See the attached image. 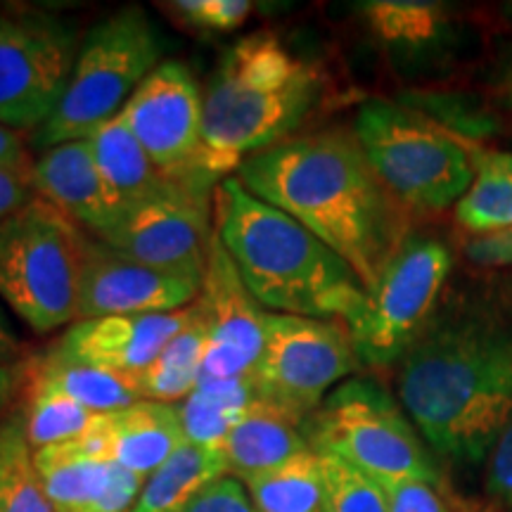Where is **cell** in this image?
I'll use <instances>...</instances> for the list:
<instances>
[{"label": "cell", "mask_w": 512, "mask_h": 512, "mask_svg": "<svg viewBox=\"0 0 512 512\" xmlns=\"http://www.w3.org/2000/svg\"><path fill=\"white\" fill-rule=\"evenodd\" d=\"M235 178L342 256L366 290L411 233V214L375 176L354 131L292 136L247 157Z\"/></svg>", "instance_id": "1"}, {"label": "cell", "mask_w": 512, "mask_h": 512, "mask_svg": "<svg viewBox=\"0 0 512 512\" xmlns=\"http://www.w3.org/2000/svg\"><path fill=\"white\" fill-rule=\"evenodd\" d=\"M399 401L441 458L484 460L512 422V318L484 304L434 313L399 363Z\"/></svg>", "instance_id": "2"}, {"label": "cell", "mask_w": 512, "mask_h": 512, "mask_svg": "<svg viewBox=\"0 0 512 512\" xmlns=\"http://www.w3.org/2000/svg\"><path fill=\"white\" fill-rule=\"evenodd\" d=\"M211 219L249 292L266 311L344 325L361 313L366 287L354 268L290 214L254 197L235 176L216 185Z\"/></svg>", "instance_id": "3"}, {"label": "cell", "mask_w": 512, "mask_h": 512, "mask_svg": "<svg viewBox=\"0 0 512 512\" xmlns=\"http://www.w3.org/2000/svg\"><path fill=\"white\" fill-rule=\"evenodd\" d=\"M320 76L268 31L230 46L202 88V171L219 185L256 152L292 138L320 98Z\"/></svg>", "instance_id": "4"}, {"label": "cell", "mask_w": 512, "mask_h": 512, "mask_svg": "<svg viewBox=\"0 0 512 512\" xmlns=\"http://www.w3.org/2000/svg\"><path fill=\"white\" fill-rule=\"evenodd\" d=\"M159 64L162 41L143 8L128 5L100 19L81 38L67 91L55 112L31 133V147L43 152L91 138L107 121L119 117Z\"/></svg>", "instance_id": "5"}, {"label": "cell", "mask_w": 512, "mask_h": 512, "mask_svg": "<svg viewBox=\"0 0 512 512\" xmlns=\"http://www.w3.org/2000/svg\"><path fill=\"white\" fill-rule=\"evenodd\" d=\"M351 131L375 176L408 214L456 207L475 181L465 140L403 102H366Z\"/></svg>", "instance_id": "6"}, {"label": "cell", "mask_w": 512, "mask_h": 512, "mask_svg": "<svg viewBox=\"0 0 512 512\" xmlns=\"http://www.w3.org/2000/svg\"><path fill=\"white\" fill-rule=\"evenodd\" d=\"M316 453L347 460L377 484H441L439 467L401 403L370 377H349L302 425Z\"/></svg>", "instance_id": "7"}, {"label": "cell", "mask_w": 512, "mask_h": 512, "mask_svg": "<svg viewBox=\"0 0 512 512\" xmlns=\"http://www.w3.org/2000/svg\"><path fill=\"white\" fill-rule=\"evenodd\" d=\"M86 233L43 197L0 221V297L31 330L76 323Z\"/></svg>", "instance_id": "8"}, {"label": "cell", "mask_w": 512, "mask_h": 512, "mask_svg": "<svg viewBox=\"0 0 512 512\" xmlns=\"http://www.w3.org/2000/svg\"><path fill=\"white\" fill-rule=\"evenodd\" d=\"M453 256L446 242L427 233H408L377 280L366 304L347 325L358 363L387 368L401 363L432 323Z\"/></svg>", "instance_id": "9"}, {"label": "cell", "mask_w": 512, "mask_h": 512, "mask_svg": "<svg viewBox=\"0 0 512 512\" xmlns=\"http://www.w3.org/2000/svg\"><path fill=\"white\" fill-rule=\"evenodd\" d=\"M79 46L76 24L53 10H0V124L34 133L60 105Z\"/></svg>", "instance_id": "10"}, {"label": "cell", "mask_w": 512, "mask_h": 512, "mask_svg": "<svg viewBox=\"0 0 512 512\" xmlns=\"http://www.w3.org/2000/svg\"><path fill=\"white\" fill-rule=\"evenodd\" d=\"M361 366L342 320L268 313L264 354L252 370L259 401L299 425Z\"/></svg>", "instance_id": "11"}, {"label": "cell", "mask_w": 512, "mask_h": 512, "mask_svg": "<svg viewBox=\"0 0 512 512\" xmlns=\"http://www.w3.org/2000/svg\"><path fill=\"white\" fill-rule=\"evenodd\" d=\"M119 117L166 176L200 192L216 190L202 171V91L183 62L159 64Z\"/></svg>", "instance_id": "12"}, {"label": "cell", "mask_w": 512, "mask_h": 512, "mask_svg": "<svg viewBox=\"0 0 512 512\" xmlns=\"http://www.w3.org/2000/svg\"><path fill=\"white\" fill-rule=\"evenodd\" d=\"M211 197L185 190L121 204L117 219L98 240L140 264L202 283L214 233Z\"/></svg>", "instance_id": "13"}, {"label": "cell", "mask_w": 512, "mask_h": 512, "mask_svg": "<svg viewBox=\"0 0 512 512\" xmlns=\"http://www.w3.org/2000/svg\"><path fill=\"white\" fill-rule=\"evenodd\" d=\"M197 302L202 306L209 328L200 380H230V377L252 375L264 354L266 320L271 311L256 302L216 233H211Z\"/></svg>", "instance_id": "14"}, {"label": "cell", "mask_w": 512, "mask_h": 512, "mask_svg": "<svg viewBox=\"0 0 512 512\" xmlns=\"http://www.w3.org/2000/svg\"><path fill=\"white\" fill-rule=\"evenodd\" d=\"M200 287L197 280L140 264L86 233L76 320L181 311L197 302Z\"/></svg>", "instance_id": "15"}, {"label": "cell", "mask_w": 512, "mask_h": 512, "mask_svg": "<svg viewBox=\"0 0 512 512\" xmlns=\"http://www.w3.org/2000/svg\"><path fill=\"white\" fill-rule=\"evenodd\" d=\"M185 441L176 403L143 399L121 411L98 413L81 437L62 446L83 458L112 460L147 479Z\"/></svg>", "instance_id": "16"}, {"label": "cell", "mask_w": 512, "mask_h": 512, "mask_svg": "<svg viewBox=\"0 0 512 512\" xmlns=\"http://www.w3.org/2000/svg\"><path fill=\"white\" fill-rule=\"evenodd\" d=\"M190 313L192 304L169 313L76 320L53 351L69 361L131 377L162 354L176 332L188 323Z\"/></svg>", "instance_id": "17"}, {"label": "cell", "mask_w": 512, "mask_h": 512, "mask_svg": "<svg viewBox=\"0 0 512 512\" xmlns=\"http://www.w3.org/2000/svg\"><path fill=\"white\" fill-rule=\"evenodd\" d=\"M38 197L60 209L83 233H105L117 219L121 202L102 176L88 140H74L43 150L31 166Z\"/></svg>", "instance_id": "18"}, {"label": "cell", "mask_w": 512, "mask_h": 512, "mask_svg": "<svg viewBox=\"0 0 512 512\" xmlns=\"http://www.w3.org/2000/svg\"><path fill=\"white\" fill-rule=\"evenodd\" d=\"M34 465L55 512H131L145 486L136 472L76 456L62 444L34 451Z\"/></svg>", "instance_id": "19"}, {"label": "cell", "mask_w": 512, "mask_h": 512, "mask_svg": "<svg viewBox=\"0 0 512 512\" xmlns=\"http://www.w3.org/2000/svg\"><path fill=\"white\" fill-rule=\"evenodd\" d=\"M221 451L228 475L247 482L290 463L292 458L311 451V446L297 420L264 401H256L245 418L230 430Z\"/></svg>", "instance_id": "20"}, {"label": "cell", "mask_w": 512, "mask_h": 512, "mask_svg": "<svg viewBox=\"0 0 512 512\" xmlns=\"http://www.w3.org/2000/svg\"><path fill=\"white\" fill-rule=\"evenodd\" d=\"M95 162H98L102 176L121 204H131L152 197L176 195V192H200L190 185H183L166 176L159 166L152 162L143 145L133 138L124 119L114 117L105 126L98 128L91 138ZM200 195H214V192H200Z\"/></svg>", "instance_id": "21"}, {"label": "cell", "mask_w": 512, "mask_h": 512, "mask_svg": "<svg viewBox=\"0 0 512 512\" xmlns=\"http://www.w3.org/2000/svg\"><path fill=\"white\" fill-rule=\"evenodd\" d=\"M221 477H228L221 448L185 441L145 479L136 508L131 512H183Z\"/></svg>", "instance_id": "22"}, {"label": "cell", "mask_w": 512, "mask_h": 512, "mask_svg": "<svg viewBox=\"0 0 512 512\" xmlns=\"http://www.w3.org/2000/svg\"><path fill=\"white\" fill-rule=\"evenodd\" d=\"M207 344V318H204L200 302H195L188 323L176 332V337L166 344L162 354L145 370L131 375L140 399L162 403L183 401L200 382Z\"/></svg>", "instance_id": "23"}, {"label": "cell", "mask_w": 512, "mask_h": 512, "mask_svg": "<svg viewBox=\"0 0 512 512\" xmlns=\"http://www.w3.org/2000/svg\"><path fill=\"white\" fill-rule=\"evenodd\" d=\"M475 181L456 204V221L472 235L496 233L512 226V152L470 143Z\"/></svg>", "instance_id": "24"}, {"label": "cell", "mask_w": 512, "mask_h": 512, "mask_svg": "<svg viewBox=\"0 0 512 512\" xmlns=\"http://www.w3.org/2000/svg\"><path fill=\"white\" fill-rule=\"evenodd\" d=\"M356 12L377 41L406 53L439 46L451 31V8L434 0H366Z\"/></svg>", "instance_id": "25"}, {"label": "cell", "mask_w": 512, "mask_h": 512, "mask_svg": "<svg viewBox=\"0 0 512 512\" xmlns=\"http://www.w3.org/2000/svg\"><path fill=\"white\" fill-rule=\"evenodd\" d=\"M259 401L252 375L230 380H200L197 387L178 403L185 439L192 444L221 448L238 422Z\"/></svg>", "instance_id": "26"}, {"label": "cell", "mask_w": 512, "mask_h": 512, "mask_svg": "<svg viewBox=\"0 0 512 512\" xmlns=\"http://www.w3.org/2000/svg\"><path fill=\"white\" fill-rule=\"evenodd\" d=\"M31 384L69 396L93 413H114L133 406L136 401H143L133 387L131 377L69 361V358L57 356L53 349L38 361Z\"/></svg>", "instance_id": "27"}, {"label": "cell", "mask_w": 512, "mask_h": 512, "mask_svg": "<svg viewBox=\"0 0 512 512\" xmlns=\"http://www.w3.org/2000/svg\"><path fill=\"white\" fill-rule=\"evenodd\" d=\"M242 484L256 512H325L323 467L313 448Z\"/></svg>", "instance_id": "28"}, {"label": "cell", "mask_w": 512, "mask_h": 512, "mask_svg": "<svg viewBox=\"0 0 512 512\" xmlns=\"http://www.w3.org/2000/svg\"><path fill=\"white\" fill-rule=\"evenodd\" d=\"M95 415L98 413L88 411L69 396L31 384L27 411L22 413L24 434H27L31 451H41V448L67 444L81 437L93 425Z\"/></svg>", "instance_id": "29"}, {"label": "cell", "mask_w": 512, "mask_h": 512, "mask_svg": "<svg viewBox=\"0 0 512 512\" xmlns=\"http://www.w3.org/2000/svg\"><path fill=\"white\" fill-rule=\"evenodd\" d=\"M318 456L325 482V512H392L387 494L373 477L330 453Z\"/></svg>", "instance_id": "30"}, {"label": "cell", "mask_w": 512, "mask_h": 512, "mask_svg": "<svg viewBox=\"0 0 512 512\" xmlns=\"http://www.w3.org/2000/svg\"><path fill=\"white\" fill-rule=\"evenodd\" d=\"M0 512H55L36 472L29 441L12 458L8 477L0 489Z\"/></svg>", "instance_id": "31"}, {"label": "cell", "mask_w": 512, "mask_h": 512, "mask_svg": "<svg viewBox=\"0 0 512 512\" xmlns=\"http://www.w3.org/2000/svg\"><path fill=\"white\" fill-rule=\"evenodd\" d=\"M166 8L195 29L233 31L247 22L254 5L249 0H176Z\"/></svg>", "instance_id": "32"}, {"label": "cell", "mask_w": 512, "mask_h": 512, "mask_svg": "<svg viewBox=\"0 0 512 512\" xmlns=\"http://www.w3.org/2000/svg\"><path fill=\"white\" fill-rule=\"evenodd\" d=\"M392 512H456L441 491V484L396 482L380 484Z\"/></svg>", "instance_id": "33"}, {"label": "cell", "mask_w": 512, "mask_h": 512, "mask_svg": "<svg viewBox=\"0 0 512 512\" xmlns=\"http://www.w3.org/2000/svg\"><path fill=\"white\" fill-rule=\"evenodd\" d=\"M484 486L486 494L494 498L503 510L512 512V422L491 448Z\"/></svg>", "instance_id": "34"}, {"label": "cell", "mask_w": 512, "mask_h": 512, "mask_svg": "<svg viewBox=\"0 0 512 512\" xmlns=\"http://www.w3.org/2000/svg\"><path fill=\"white\" fill-rule=\"evenodd\" d=\"M183 512H256V508L245 484L228 475L209 484Z\"/></svg>", "instance_id": "35"}, {"label": "cell", "mask_w": 512, "mask_h": 512, "mask_svg": "<svg viewBox=\"0 0 512 512\" xmlns=\"http://www.w3.org/2000/svg\"><path fill=\"white\" fill-rule=\"evenodd\" d=\"M465 256L477 266L508 268L512 266V226L496 233L475 235L465 245Z\"/></svg>", "instance_id": "36"}, {"label": "cell", "mask_w": 512, "mask_h": 512, "mask_svg": "<svg viewBox=\"0 0 512 512\" xmlns=\"http://www.w3.org/2000/svg\"><path fill=\"white\" fill-rule=\"evenodd\" d=\"M34 197L31 169H0V221L27 207Z\"/></svg>", "instance_id": "37"}, {"label": "cell", "mask_w": 512, "mask_h": 512, "mask_svg": "<svg viewBox=\"0 0 512 512\" xmlns=\"http://www.w3.org/2000/svg\"><path fill=\"white\" fill-rule=\"evenodd\" d=\"M27 444V434H24V418L22 415H12V418L0 422V489H3L5 477L12 465V458L17 451Z\"/></svg>", "instance_id": "38"}, {"label": "cell", "mask_w": 512, "mask_h": 512, "mask_svg": "<svg viewBox=\"0 0 512 512\" xmlns=\"http://www.w3.org/2000/svg\"><path fill=\"white\" fill-rule=\"evenodd\" d=\"M27 140L19 131L0 124V169H31Z\"/></svg>", "instance_id": "39"}, {"label": "cell", "mask_w": 512, "mask_h": 512, "mask_svg": "<svg viewBox=\"0 0 512 512\" xmlns=\"http://www.w3.org/2000/svg\"><path fill=\"white\" fill-rule=\"evenodd\" d=\"M491 93H494V102L498 105V110H501L512 124V46H508V50H505L501 60L496 64Z\"/></svg>", "instance_id": "40"}, {"label": "cell", "mask_w": 512, "mask_h": 512, "mask_svg": "<svg viewBox=\"0 0 512 512\" xmlns=\"http://www.w3.org/2000/svg\"><path fill=\"white\" fill-rule=\"evenodd\" d=\"M19 354V342L0 313V363H10Z\"/></svg>", "instance_id": "41"}, {"label": "cell", "mask_w": 512, "mask_h": 512, "mask_svg": "<svg viewBox=\"0 0 512 512\" xmlns=\"http://www.w3.org/2000/svg\"><path fill=\"white\" fill-rule=\"evenodd\" d=\"M15 384H17L15 370H12L8 363H0V411L10 403L12 392H15Z\"/></svg>", "instance_id": "42"}, {"label": "cell", "mask_w": 512, "mask_h": 512, "mask_svg": "<svg viewBox=\"0 0 512 512\" xmlns=\"http://www.w3.org/2000/svg\"><path fill=\"white\" fill-rule=\"evenodd\" d=\"M501 15L512 22V3H503L501 5Z\"/></svg>", "instance_id": "43"}]
</instances>
